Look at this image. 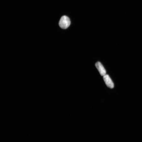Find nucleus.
Here are the masks:
<instances>
[{
  "label": "nucleus",
  "mask_w": 142,
  "mask_h": 142,
  "mask_svg": "<svg viewBox=\"0 0 142 142\" xmlns=\"http://www.w3.org/2000/svg\"><path fill=\"white\" fill-rule=\"evenodd\" d=\"M71 21L69 18L66 16H63L59 21V26L62 29L68 28L70 25Z\"/></svg>",
  "instance_id": "nucleus-1"
},
{
  "label": "nucleus",
  "mask_w": 142,
  "mask_h": 142,
  "mask_svg": "<svg viewBox=\"0 0 142 142\" xmlns=\"http://www.w3.org/2000/svg\"><path fill=\"white\" fill-rule=\"evenodd\" d=\"M95 66L101 76H103L106 74V71L101 62H97L96 63Z\"/></svg>",
  "instance_id": "nucleus-3"
},
{
  "label": "nucleus",
  "mask_w": 142,
  "mask_h": 142,
  "mask_svg": "<svg viewBox=\"0 0 142 142\" xmlns=\"http://www.w3.org/2000/svg\"><path fill=\"white\" fill-rule=\"evenodd\" d=\"M103 78L105 83L108 87L110 89H113L114 88L113 83L108 75H105Z\"/></svg>",
  "instance_id": "nucleus-2"
}]
</instances>
